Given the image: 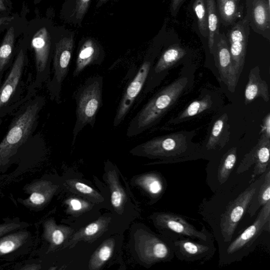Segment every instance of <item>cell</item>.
<instances>
[{
	"label": "cell",
	"mask_w": 270,
	"mask_h": 270,
	"mask_svg": "<svg viewBox=\"0 0 270 270\" xmlns=\"http://www.w3.org/2000/svg\"><path fill=\"white\" fill-rule=\"evenodd\" d=\"M191 132H179L157 137L135 148L145 155L174 164L200 158L207 159L200 147L192 142Z\"/></svg>",
	"instance_id": "cell-1"
},
{
	"label": "cell",
	"mask_w": 270,
	"mask_h": 270,
	"mask_svg": "<svg viewBox=\"0 0 270 270\" xmlns=\"http://www.w3.org/2000/svg\"><path fill=\"white\" fill-rule=\"evenodd\" d=\"M188 83L187 78H180L157 92L131 119L127 137L138 136L156 125L182 95Z\"/></svg>",
	"instance_id": "cell-2"
},
{
	"label": "cell",
	"mask_w": 270,
	"mask_h": 270,
	"mask_svg": "<svg viewBox=\"0 0 270 270\" xmlns=\"http://www.w3.org/2000/svg\"><path fill=\"white\" fill-rule=\"evenodd\" d=\"M44 105V98H37L24 108L13 121L6 136L0 143V166L8 163L10 158L29 139Z\"/></svg>",
	"instance_id": "cell-3"
},
{
	"label": "cell",
	"mask_w": 270,
	"mask_h": 270,
	"mask_svg": "<svg viewBox=\"0 0 270 270\" xmlns=\"http://www.w3.org/2000/svg\"><path fill=\"white\" fill-rule=\"evenodd\" d=\"M104 78L99 75L89 77L74 93L76 103V121L73 132V143L82 130L89 125L93 128L103 105Z\"/></svg>",
	"instance_id": "cell-4"
},
{
	"label": "cell",
	"mask_w": 270,
	"mask_h": 270,
	"mask_svg": "<svg viewBox=\"0 0 270 270\" xmlns=\"http://www.w3.org/2000/svg\"><path fill=\"white\" fill-rule=\"evenodd\" d=\"M264 232H270V201L262 207L252 225L221 249L219 265H229L246 257L255 249Z\"/></svg>",
	"instance_id": "cell-5"
},
{
	"label": "cell",
	"mask_w": 270,
	"mask_h": 270,
	"mask_svg": "<svg viewBox=\"0 0 270 270\" xmlns=\"http://www.w3.org/2000/svg\"><path fill=\"white\" fill-rule=\"evenodd\" d=\"M266 172L260 175L258 179L250 183L244 191L229 204L221 215L220 228L225 244H229L232 240L239 222L247 212L253 197L264 180Z\"/></svg>",
	"instance_id": "cell-6"
},
{
	"label": "cell",
	"mask_w": 270,
	"mask_h": 270,
	"mask_svg": "<svg viewBox=\"0 0 270 270\" xmlns=\"http://www.w3.org/2000/svg\"><path fill=\"white\" fill-rule=\"evenodd\" d=\"M156 220L164 236L172 241L181 238L206 241L213 237L205 226L199 231L179 214L162 213L157 216Z\"/></svg>",
	"instance_id": "cell-7"
},
{
	"label": "cell",
	"mask_w": 270,
	"mask_h": 270,
	"mask_svg": "<svg viewBox=\"0 0 270 270\" xmlns=\"http://www.w3.org/2000/svg\"><path fill=\"white\" fill-rule=\"evenodd\" d=\"M74 48L73 36L62 39L56 46L53 62V75L48 87L51 98L58 103L60 102L62 86L69 73Z\"/></svg>",
	"instance_id": "cell-8"
},
{
	"label": "cell",
	"mask_w": 270,
	"mask_h": 270,
	"mask_svg": "<svg viewBox=\"0 0 270 270\" xmlns=\"http://www.w3.org/2000/svg\"><path fill=\"white\" fill-rule=\"evenodd\" d=\"M155 57L153 53L149 52L147 54L138 72L125 90L114 119L113 125L115 127L123 122L133 103L143 89L148 75L153 66Z\"/></svg>",
	"instance_id": "cell-9"
},
{
	"label": "cell",
	"mask_w": 270,
	"mask_h": 270,
	"mask_svg": "<svg viewBox=\"0 0 270 270\" xmlns=\"http://www.w3.org/2000/svg\"><path fill=\"white\" fill-rule=\"evenodd\" d=\"M175 256L182 261L204 264L214 255L216 248L213 237L205 240L181 238L173 241Z\"/></svg>",
	"instance_id": "cell-10"
},
{
	"label": "cell",
	"mask_w": 270,
	"mask_h": 270,
	"mask_svg": "<svg viewBox=\"0 0 270 270\" xmlns=\"http://www.w3.org/2000/svg\"><path fill=\"white\" fill-rule=\"evenodd\" d=\"M249 34L250 21L246 18L236 23L227 35L229 51L238 79L245 64Z\"/></svg>",
	"instance_id": "cell-11"
},
{
	"label": "cell",
	"mask_w": 270,
	"mask_h": 270,
	"mask_svg": "<svg viewBox=\"0 0 270 270\" xmlns=\"http://www.w3.org/2000/svg\"><path fill=\"white\" fill-rule=\"evenodd\" d=\"M269 154L270 139L262 133L257 144L243 159L237 169V173L240 174L247 172L255 164L250 182L251 183L255 180L256 177L260 176L270 168Z\"/></svg>",
	"instance_id": "cell-12"
},
{
	"label": "cell",
	"mask_w": 270,
	"mask_h": 270,
	"mask_svg": "<svg viewBox=\"0 0 270 270\" xmlns=\"http://www.w3.org/2000/svg\"><path fill=\"white\" fill-rule=\"evenodd\" d=\"M32 46L35 50L37 77L36 83L41 85L50 75V38L45 28L40 30L34 37Z\"/></svg>",
	"instance_id": "cell-13"
},
{
	"label": "cell",
	"mask_w": 270,
	"mask_h": 270,
	"mask_svg": "<svg viewBox=\"0 0 270 270\" xmlns=\"http://www.w3.org/2000/svg\"><path fill=\"white\" fill-rule=\"evenodd\" d=\"M218 43L213 53L218 64L221 78L228 89L234 92L237 87L238 78L235 73L233 61L227 39L224 35L219 36Z\"/></svg>",
	"instance_id": "cell-14"
},
{
	"label": "cell",
	"mask_w": 270,
	"mask_h": 270,
	"mask_svg": "<svg viewBox=\"0 0 270 270\" xmlns=\"http://www.w3.org/2000/svg\"><path fill=\"white\" fill-rule=\"evenodd\" d=\"M104 59V51L93 40L87 39L78 51L74 78L79 76L89 66L100 65Z\"/></svg>",
	"instance_id": "cell-15"
},
{
	"label": "cell",
	"mask_w": 270,
	"mask_h": 270,
	"mask_svg": "<svg viewBox=\"0 0 270 270\" xmlns=\"http://www.w3.org/2000/svg\"><path fill=\"white\" fill-rule=\"evenodd\" d=\"M24 64V55L21 50L13 64L11 70L0 89V110L9 102L18 86L23 73Z\"/></svg>",
	"instance_id": "cell-16"
},
{
	"label": "cell",
	"mask_w": 270,
	"mask_h": 270,
	"mask_svg": "<svg viewBox=\"0 0 270 270\" xmlns=\"http://www.w3.org/2000/svg\"><path fill=\"white\" fill-rule=\"evenodd\" d=\"M258 97H262L266 102L269 99L268 85L260 76L259 67L256 66L249 74L245 92V103L248 105Z\"/></svg>",
	"instance_id": "cell-17"
},
{
	"label": "cell",
	"mask_w": 270,
	"mask_h": 270,
	"mask_svg": "<svg viewBox=\"0 0 270 270\" xmlns=\"http://www.w3.org/2000/svg\"><path fill=\"white\" fill-rule=\"evenodd\" d=\"M25 190L29 196L23 201V204L26 206L37 208L46 204L50 189L46 182L39 181L27 185Z\"/></svg>",
	"instance_id": "cell-18"
},
{
	"label": "cell",
	"mask_w": 270,
	"mask_h": 270,
	"mask_svg": "<svg viewBox=\"0 0 270 270\" xmlns=\"http://www.w3.org/2000/svg\"><path fill=\"white\" fill-rule=\"evenodd\" d=\"M251 16L256 28L261 31L270 28V5L266 0H253Z\"/></svg>",
	"instance_id": "cell-19"
},
{
	"label": "cell",
	"mask_w": 270,
	"mask_h": 270,
	"mask_svg": "<svg viewBox=\"0 0 270 270\" xmlns=\"http://www.w3.org/2000/svg\"><path fill=\"white\" fill-rule=\"evenodd\" d=\"M270 201V168L266 172L265 178L253 197L247 212L253 217L256 212Z\"/></svg>",
	"instance_id": "cell-20"
},
{
	"label": "cell",
	"mask_w": 270,
	"mask_h": 270,
	"mask_svg": "<svg viewBox=\"0 0 270 270\" xmlns=\"http://www.w3.org/2000/svg\"><path fill=\"white\" fill-rule=\"evenodd\" d=\"M228 116L223 114L214 123L207 144L208 150H215L218 146L223 147L225 143L222 139L226 131H228Z\"/></svg>",
	"instance_id": "cell-21"
},
{
	"label": "cell",
	"mask_w": 270,
	"mask_h": 270,
	"mask_svg": "<svg viewBox=\"0 0 270 270\" xmlns=\"http://www.w3.org/2000/svg\"><path fill=\"white\" fill-rule=\"evenodd\" d=\"M206 2L209 30L208 44L210 50L212 53L215 40L220 35L219 19L215 0H206Z\"/></svg>",
	"instance_id": "cell-22"
},
{
	"label": "cell",
	"mask_w": 270,
	"mask_h": 270,
	"mask_svg": "<svg viewBox=\"0 0 270 270\" xmlns=\"http://www.w3.org/2000/svg\"><path fill=\"white\" fill-rule=\"evenodd\" d=\"M217 4L222 22L225 25L233 24L242 15V9L234 0H217Z\"/></svg>",
	"instance_id": "cell-23"
},
{
	"label": "cell",
	"mask_w": 270,
	"mask_h": 270,
	"mask_svg": "<svg viewBox=\"0 0 270 270\" xmlns=\"http://www.w3.org/2000/svg\"><path fill=\"white\" fill-rule=\"evenodd\" d=\"M29 237L26 231L12 233L0 239V255L15 251L21 247Z\"/></svg>",
	"instance_id": "cell-24"
},
{
	"label": "cell",
	"mask_w": 270,
	"mask_h": 270,
	"mask_svg": "<svg viewBox=\"0 0 270 270\" xmlns=\"http://www.w3.org/2000/svg\"><path fill=\"white\" fill-rule=\"evenodd\" d=\"M237 161V148H231L223 157L218 173L219 182L222 185L229 177Z\"/></svg>",
	"instance_id": "cell-25"
},
{
	"label": "cell",
	"mask_w": 270,
	"mask_h": 270,
	"mask_svg": "<svg viewBox=\"0 0 270 270\" xmlns=\"http://www.w3.org/2000/svg\"><path fill=\"white\" fill-rule=\"evenodd\" d=\"M213 102L210 96H208L200 99L194 101L189 105L186 109L174 119L176 122H181L188 118H191L210 109Z\"/></svg>",
	"instance_id": "cell-26"
},
{
	"label": "cell",
	"mask_w": 270,
	"mask_h": 270,
	"mask_svg": "<svg viewBox=\"0 0 270 270\" xmlns=\"http://www.w3.org/2000/svg\"><path fill=\"white\" fill-rule=\"evenodd\" d=\"M14 28L12 27L8 31L4 42L0 46V72L9 62L14 44Z\"/></svg>",
	"instance_id": "cell-27"
},
{
	"label": "cell",
	"mask_w": 270,
	"mask_h": 270,
	"mask_svg": "<svg viewBox=\"0 0 270 270\" xmlns=\"http://www.w3.org/2000/svg\"><path fill=\"white\" fill-rule=\"evenodd\" d=\"M193 10L196 16L198 28L201 35L208 37V13L206 0H195Z\"/></svg>",
	"instance_id": "cell-28"
},
{
	"label": "cell",
	"mask_w": 270,
	"mask_h": 270,
	"mask_svg": "<svg viewBox=\"0 0 270 270\" xmlns=\"http://www.w3.org/2000/svg\"><path fill=\"white\" fill-rule=\"evenodd\" d=\"M144 185L150 193L154 196H159L166 188V182L158 175H150L144 180Z\"/></svg>",
	"instance_id": "cell-29"
},
{
	"label": "cell",
	"mask_w": 270,
	"mask_h": 270,
	"mask_svg": "<svg viewBox=\"0 0 270 270\" xmlns=\"http://www.w3.org/2000/svg\"><path fill=\"white\" fill-rule=\"evenodd\" d=\"M46 229L47 237L50 239L53 244L58 246L62 244L64 237L60 229L54 228L53 225L49 223L47 224Z\"/></svg>",
	"instance_id": "cell-30"
},
{
	"label": "cell",
	"mask_w": 270,
	"mask_h": 270,
	"mask_svg": "<svg viewBox=\"0 0 270 270\" xmlns=\"http://www.w3.org/2000/svg\"><path fill=\"white\" fill-rule=\"evenodd\" d=\"M91 0H76L74 11L75 17L78 20H82L88 9Z\"/></svg>",
	"instance_id": "cell-31"
},
{
	"label": "cell",
	"mask_w": 270,
	"mask_h": 270,
	"mask_svg": "<svg viewBox=\"0 0 270 270\" xmlns=\"http://www.w3.org/2000/svg\"><path fill=\"white\" fill-rule=\"evenodd\" d=\"M20 225L18 223H11L0 224V237L19 228Z\"/></svg>",
	"instance_id": "cell-32"
},
{
	"label": "cell",
	"mask_w": 270,
	"mask_h": 270,
	"mask_svg": "<svg viewBox=\"0 0 270 270\" xmlns=\"http://www.w3.org/2000/svg\"><path fill=\"white\" fill-rule=\"evenodd\" d=\"M261 133H263L270 139V114L268 113L264 118L261 128Z\"/></svg>",
	"instance_id": "cell-33"
},
{
	"label": "cell",
	"mask_w": 270,
	"mask_h": 270,
	"mask_svg": "<svg viewBox=\"0 0 270 270\" xmlns=\"http://www.w3.org/2000/svg\"><path fill=\"white\" fill-rule=\"evenodd\" d=\"M111 254V248L108 246H105L100 250L99 253V257L102 261H106L110 259Z\"/></svg>",
	"instance_id": "cell-34"
},
{
	"label": "cell",
	"mask_w": 270,
	"mask_h": 270,
	"mask_svg": "<svg viewBox=\"0 0 270 270\" xmlns=\"http://www.w3.org/2000/svg\"><path fill=\"white\" fill-rule=\"evenodd\" d=\"M122 200V194L119 191H114L112 195V203L114 207L118 208Z\"/></svg>",
	"instance_id": "cell-35"
},
{
	"label": "cell",
	"mask_w": 270,
	"mask_h": 270,
	"mask_svg": "<svg viewBox=\"0 0 270 270\" xmlns=\"http://www.w3.org/2000/svg\"><path fill=\"white\" fill-rule=\"evenodd\" d=\"M185 0H172L171 12L173 16L176 15Z\"/></svg>",
	"instance_id": "cell-36"
},
{
	"label": "cell",
	"mask_w": 270,
	"mask_h": 270,
	"mask_svg": "<svg viewBox=\"0 0 270 270\" xmlns=\"http://www.w3.org/2000/svg\"><path fill=\"white\" fill-rule=\"evenodd\" d=\"M76 188L78 191L85 194H89L93 192V190L90 187L80 182L76 184Z\"/></svg>",
	"instance_id": "cell-37"
},
{
	"label": "cell",
	"mask_w": 270,
	"mask_h": 270,
	"mask_svg": "<svg viewBox=\"0 0 270 270\" xmlns=\"http://www.w3.org/2000/svg\"><path fill=\"white\" fill-rule=\"evenodd\" d=\"M99 230V225L97 223H92L85 229V233L87 235H92L96 234Z\"/></svg>",
	"instance_id": "cell-38"
},
{
	"label": "cell",
	"mask_w": 270,
	"mask_h": 270,
	"mask_svg": "<svg viewBox=\"0 0 270 270\" xmlns=\"http://www.w3.org/2000/svg\"><path fill=\"white\" fill-rule=\"evenodd\" d=\"M71 204L73 209L75 211H78L82 208V204H81L80 201L77 199H72L71 201Z\"/></svg>",
	"instance_id": "cell-39"
},
{
	"label": "cell",
	"mask_w": 270,
	"mask_h": 270,
	"mask_svg": "<svg viewBox=\"0 0 270 270\" xmlns=\"http://www.w3.org/2000/svg\"><path fill=\"white\" fill-rule=\"evenodd\" d=\"M39 265H37L36 264H32L30 265H26L25 267H23L22 269H38L40 268H39Z\"/></svg>",
	"instance_id": "cell-40"
},
{
	"label": "cell",
	"mask_w": 270,
	"mask_h": 270,
	"mask_svg": "<svg viewBox=\"0 0 270 270\" xmlns=\"http://www.w3.org/2000/svg\"><path fill=\"white\" fill-rule=\"evenodd\" d=\"M107 1L108 0H99L98 3L97 4V7H100Z\"/></svg>",
	"instance_id": "cell-41"
},
{
	"label": "cell",
	"mask_w": 270,
	"mask_h": 270,
	"mask_svg": "<svg viewBox=\"0 0 270 270\" xmlns=\"http://www.w3.org/2000/svg\"><path fill=\"white\" fill-rule=\"evenodd\" d=\"M234 1L236 2L237 4L239 5L240 0H234Z\"/></svg>",
	"instance_id": "cell-42"
},
{
	"label": "cell",
	"mask_w": 270,
	"mask_h": 270,
	"mask_svg": "<svg viewBox=\"0 0 270 270\" xmlns=\"http://www.w3.org/2000/svg\"><path fill=\"white\" fill-rule=\"evenodd\" d=\"M266 2H267L268 4L270 5V0H266Z\"/></svg>",
	"instance_id": "cell-43"
},
{
	"label": "cell",
	"mask_w": 270,
	"mask_h": 270,
	"mask_svg": "<svg viewBox=\"0 0 270 270\" xmlns=\"http://www.w3.org/2000/svg\"><path fill=\"white\" fill-rule=\"evenodd\" d=\"M0 124H1V121H0Z\"/></svg>",
	"instance_id": "cell-44"
}]
</instances>
